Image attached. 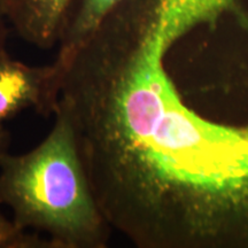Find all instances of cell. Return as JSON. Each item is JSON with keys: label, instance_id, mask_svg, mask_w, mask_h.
Returning <instances> with one entry per match:
<instances>
[{"label": "cell", "instance_id": "obj_4", "mask_svg": "<svg viewBox=\"0 0 248 248\" xmlns=\"http://www.w3.org/2000/svg\"><path fill=\"white\" fill-rule=\"evenodd\" d=\"M128 0H71L58 43L55 62L66 61L108 14Z\"/></svg>", "mask_w": 248, "mask_h": 248}, {"label": "cell", "instance_id": "obj_3", "mask_svg": "<svg viewBox=\"0 0 248 248\" xmlns=\"http://www.w3.org/2000/svg\"><path fill=\"white\" fill-rule=\"evenodd\" d=\"M71 0H0V9L17 36L40 49L58 46Z\"/></svg>", "mask_w": 248, "mask_h": 248}, {"label": "cell", "instance_id": "obj_7", "mask_svg": "<svg viewBox=\"0 0 248 248\" xmlns=\"http://www.w3.org/2000/svg\"><path fill=\"white\" fill-rule=\"evenodd\" d=\"M9 141H11V137H9L8 131L4 128V125H0V156L8 152Z\"/></svg>", "mask_w": 248, "mask_h": 248}, {"label": "cell", "instance_id": "obj_6", "mask_svg": "<svg viewBox=\"0 0 248 248\" xmlns=\"http://www.w3.org/2000/svg\"><path fill=\"white\" fill-rule=\"evenodd\" d=\"M6 40H7V21L0 9V54L6 52Z\"/></svg>", "mask_w": 248, "mask_h": 248}, {"label": "cell", "instance_id": "obj_1", "mask_svg": "<svg viewBox=\"0 0 248 248\" xmlns=\"http://www.w3.org/2000/svg\"><path fill=\"white\" fill-rule=\"evenodd\" d=\"M51 131L32 150L0 156V204L18 228L54 248H106L110 228L78 153L69 121L54 110Z\"/></svg>", "mask_w": 248, "mask_h": 248}, {"label": "cell", "instance_id": "obj_2", "mask_svg": "<svg viewBox=\"0 0 248 248\" xmlns=\"http://www.w3.org/2000/svg\"><path fill=\"white\" fill-rule=\"evenodd\" d=\"M59 71L54 63L30 66L0 54V125L26 110L53 115L58 98Z\"/></svg>", "mask_w": 248, "mask_h": 248}, {"label": "cell", "instance_id": "obj_5", "mask_svg": "<svg viewBox=\"0 0 248 248\" xmlns=\"http://www.w3.org/2000/svg\"><path fill=\"white\" fill-rule=\"evenodd\" d=\"M0 248H54L47 238L26 231L0 212Z\"/></svg>", "mask_w": 248, "mask_h": 248}]
</instances>
